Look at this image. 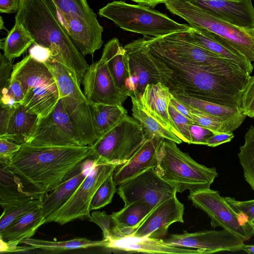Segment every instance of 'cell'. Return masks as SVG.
Segmentation results:
<instances>
[{
	"instance_id": "6da1fadb",
	"label": "cell",
	"mask_w": 254,
	"mask_h": 254,
	"mask_svg": "<svg viewBox=\"0 0 254 254\" xmlns=\"http://www.w3.org/2000/svg\"><path fill=\"white\" fill-rule=\"evenodd\" d=\"M93 155L91 146H36L25 143L3 167L15 177L23 192L44 196Z\"/></svg>"
},
{
	"instance_id": "7a4b0ae2",
	"label": "cell",
	"mask_w": 254,
	"mask_h": 254,
	"mask_svg": "<svg viewBox=\"0 0 254 254\" xmlns=\"http://www.w3.org/2000/svg\"><path fill=\"white\" fill-rule=\"evenodd\" d=\"M34 39V44L49 49L53 61L69 68L81 83L89 67L70 39L52 0H20L15 17Z\"/></svg>"
},
{
	"instance_id": "3957f363",
	"label": "cell",
	"mask_w": 254,
	"mask_h": 254,
	"mask_svg": "<svg viewBox=\"0 0 254 254\" xmlns=\"http://www.w3.org/2000/svg\"><path fill=\"white\" fill-rule=\"evenodd\" d=\"M154 57L172 71L167 86L170 91L226 106L241 108L243 89L228 77L201 65L170 56L148 44Z\"/></svg>"
},
{
	"instance_id": "277c9868",
	"label": "cell",
	"mask_w": 254,
	"mask_h": 254,
	"mask_svg": "<svg viewBox=\"0 0 254 254\" xmlns=\"http://www.w3.org/2000/svg\"><path fill=\"white\" fill-rule=\"evenodd\" d=\"M173 141L163 139L158 151L155 170L165 181L175 186L177 193L210 188L218 176L215 168H208L183 152Z\"/></svg>"
},
{
	"instance_id": "5b68a950",
	"label": "cell",
	"mask_w": 254,
	"mask_h": 254,
	"mask_svg": "<svg viewBox=\"0 0 254 254\" xmlns=\"http://www.w3.org/2000/svg\"><path fill=\"white\" fill-rule=\"evenodd\" d=\"M98 14L124 30L145 37H160L191 29L190 25L178 23L149 6L129 4L122 0L107 3L99 9Z\"/></svg>"
},
{
	"instance_id": "8992f818",
	"label": "cell",
	"mask_w": 254,
	"mask_h": 254,
	"mask_svg": "<svg viewBox=\"0 0 254 254\" xmlns=\"http://www.w3.org/2000/svg\"><path fill=\"white\" fill-rule=\"evenodd\" d=\"M147 44L167 55L205 67L212 71L224 75L243 89L250 75L219 56L187 39L183 32L160 37H145Z\"/></svg>"
},
{
	"instance_id": "52a82bcc",
	"label": "cell",
	"mask_w": 254,
	"mask_h": 254,
	"mask_svg": "<svg viewBox=\"0 0 254 254\" xmlns=\"http://www.w3.org/2000/svg\"><path fill=\"white\" fill-rule=\"evenodd\" d=\"M173 14L186 20L194 28H201L223 38L254 62V29L239 27L210 14L190 0H174L164 3Z\"/></svg>"
},
{
	"instance_id": "ba28073f",
	"label": "cell",
	"mask_w": 254,
	"mask_h": 254,
	"mask_svg": "<svg viewBox=\"0 0 254 254\" xmlns=\"http://www.w3.org/2000/svg\"><path fill=\"white\" fill-rule=\"evenodd\" d=\"M148 138L140 124L127 115L91 146L94 159L100 163L125 164Z\"/></svg>"
},
{
	"instance_id": "9c48e42d",
	"label": "cell",
	"mask_w": 254,
	"mask_h": 254,
	"mask_svg": "<svg viewBox=\"0 0 254 254\" xmlns=\"http://www.w3.org/2000/svg\"><path fill=\"white\" fill-rule=\"evenodd\" d=\"M128 96L140 99L146 85L162 83L167 85L172 71L148 50L144 37L126 45Z\"/></svg>"
},
{
	"instance_id": "30bf717a",
	"label": "cell",
	"mask_w": 254,
	"mask_h": 254,
	"mask_svg": "<svg viewBox=\"0 0 254 254\" xmlns=\"http://www.w3.org/2000/svg\"><path fill=\"white\" fill-rule=\"evenodd\" d=\"M188 198L208 215L212 228L221 227L244 242L253 236V228L246 218L235 211L218 191L210 188L198 189L190 191Z\"/></svg>"
},
{
	"instance_id": "8fae6325",
	"label": "cell",
	"mask_w": 254,
	"mask_h": 254,
	"mask_svg": "<svg viewBox=\"0 0 254 254\" xmlns=\"http://www.w3.org/2000/svg\"><path fill=\"white\" fill-rule=\"evenodd\" d=\"M118 165L103 164L94 159L87 176L67 202L45 218V223L54 222L64 225L75 220L89 219V206L96 190Z\"/></svg>"
},
{
	"instance_id": "7c38bea8",
	"label": "cell",
	"mask_w": 254,
	"mask_h": 254,
	"mask_svg": "<svg viewBox=\"0 0 254 254\" xmlns=\"http://www.w3.org/2000/svg\"><path fill=\"white\" fill-rule=\"evenodd\" d=\"M26 143L36 146H82L62 98L48 116L39 119Z\"/></svg>"
},
{
	"instance_id": "4fadbf2b",
	"label": "cell",
	"mask_w": 254,
	"mask_h": 254,
	"mask_svg": "<svg viewBox=\"0 0 254 254\" xmlns=\"http://www.w3.org/2000/svg\"><path fill=\"white\" fill-rule=\"evenodd\" d=\"M116 192L125 204L142 201L152 209L177 193L176 187L163 180L155 168L148 169L118 186Z\"/></svg>"
},
{
	"instance_id": "5bb4252c",
	"label": "cell",
	"mask_w": 254,
	"mask_h": 254,
	"mask_svg": "<svg viewBox=\"0 0 254 254\" xmlns=\"http://www.w3.org/2000/svg\"><path fill=\"white\" fill-rule=\"evenodd\" d=\"M164 241L170 245L201 251L203 254L241 251L244 242L234 234L222 230H204L194 233L187 231L174 234Z\"/></svg>"
},
{
	"instance_id": "9a60e30c",
	"label": "cell",
	"mask_w": 254,
	"mask_h": 254,
	"mask_svg": "<svg viewBox=\"0 0 254 254\" xmlns=\"http://www.w3.org/2000/svg\"><path fill=\"white\" fill-rule=\"evenodd\" d=\"M81 84L89 103L122 105L127 98L116 87L107 64L102 57L89 66Z\"/></svg>"
},
{
	"instance_id": "2e32d148",
	"label": "cell",
	"mask_w": 254,
	"mask_h": 254,
	"mask_svg": "<svg viewBox=\"0 0 254 254\" xmlns=\"http://www.w3.org/2000/svg\"><path fill=\"white\" fill-rule=\"evenodd\" d=\"M184 205L176 194L155 206L131 236L161 239L172 224L184 223Z\"/></svg>"
},
{
	"instance_id": "e0dca14e",
	"label": "cell",
	"mask_w": 254,
	"mask_h": 254,
	"mask_svg": "<svg viewBox=\"0 0 254 254\" xmlns=\"http://www.w3.org/2000/svg\"><path fill=\"white\" fill-rule=\"evenodd\" d=\"M194 44L227 60L242 71L250 75L254 66L246 57L222 37L201 28L183 32Z\"/></svg>"
},
{
	"instance_id": "ac0fdd59",
	"label": "cell",
	"mask_w": 254,
	"mask_h": 254,
	"mask_svg": "<svg viewBox=\"0 0 254 254\" xmlns=\"http://www.w3.org/2000/svg\"><path fill=\"white\" fill-rule=\"evenodd\" d=\"M213 15L232 25L254 29L252 0H190Z\"/></svg>"
},
{
	"instance_id": "d6986e66",
	"label": "cell",
	"mask_w": 254,
	"mask_h": 254,
	"mask_svg": "<svg viewBox=\"0 0 254 254\" xmlns=\"http://www.w3.org/2000/svg\"><path fill=\"white\" fill-rule=\"evenodd\" d=\"M58 14L70 39L83 56L93 55L101 48L103 28L100 24H93L78 16Z\"/></svg>"
},
{
	"instance_id": "ffe728a7",
	"label": "cell",
	"mask_w": 254,
	"mask_h": 254,
	"mask_svg": "<svg viewBox=\"0 0 254 254\" xmlns=\"http://www.w3.org/2000/svg\"><path fill=\"white\" fill-rule=\"evenodd\" d=\"M162 139L156 136L148 137L126 163L117 166L113 173L115 185L118 186L148 169L155 168L158 148Z\"/></svg>"
},
{
	"instance_id": "44dd1931",
	"label": "cell",
	"mask_w": 254,
	"mask_h": 254,
	"mask_svg": "<svg viewBox=\"0 0 254 254\" xmlns=\"http://www.w3.org/2000/svg\"><path fill=\"white\" fill-rule=\"evenodd\" d=\"M105 248L127 253L167 254H203L198 250L176 247L161 239L127 236L105 240Z\"/></svg>"
},
{
	"instance_id": "7402d4cb",
	"label": "cell",
	"mask_w": 254,
	"mask_h": 254,
	"mask_svg": "<svg viewBox=\"0 0 254 254\" xmlns=\"http://www.w3.org/2000/svg\"><path fill=\"white\" fill-rule=\"evenodd\" d=\"M94 162L93 155L79 163L67 179L44 196L41 206L45 218L58 210L70 198L87 176Z\"/></svg>"
},
{
	"instance_id": "603a6c76",
	"label": "cell",
	"mask_w": 254,
	"mask_h": 254,
	"mask_svg": "<svg viewBox=\"0 0 254 254\" xmlns=\"http://www.w3.org/2000/svg\"><path fill=\"white\" fill-rule=\"evenodd\" d=\"M171 97L169 88L159 82L147 84L139 100L146 111L182 140V136L169 113Z\"/></svg>"
},
{
	"instance_id": "cb8c5ba5",
	"label": "cell",
	"mask_w": 254,
	"mask_h": 254,
	"mask_svg": "<svg viewBox=\"0 0 254 254\" xmlns=\"http://www.w3.org/2000/svg\"><path fill=\"white\" fill-rule=\"evenodd\" d=\"M41 206L15 220L0 232L1 252H13L22 240L31 238L45 223Z\"/></svg>"
},
{
	"instance_id": "d4e9b609",
	"label": "cell",
	"mask_w": 254,
	"mask_h": 254,
	"mask_svg": "<svg viewBox=\"0 0 254 254\" xmlns=\"http://www.w3.org/2000/svg\"><path fill=\"white\" fill-rule=\"evenodd\" d=\"M10 77L19 81L24 96L29 89L34 87L46 86L58 89L47 65L36 60L29 54L13 65Z\"/></svg>"
},
{
	"instance_id": "484cf974",
	"label": "cell",
	"mask_w": 254,
	"mask_h": 254,
	"mask_svg": "<svg viewBox=\"0 0 254 254\" xmlns=\"http://www.w3.org/2000/svg\"><path fill=\"white\" fill-rule=\"evenodd\" d=\"M62 99L81 145L92 146L99 138L88 102H79L71 97Z\"/></svg>"
},
{
	"instance_id": "4316f807",
	"label": "cell",
	"mask_w": 254,
	"mask_h": 254,
	"mask_svg": "<svg viewBox=\"0 0 254 254\" xmlns=\"http://www.w3.org/2000/svg\"><path fill=\"white\" fill-rule=\"evenodd\" d=\"M101 57L106 61L117 88L123 95L128 96L126 87L127 76L126 51L118 39L113 38L105 45Z\"/></svg>"
},
{
	"instance_id": "83f0119b",
	"label": "cell",
	"mask_w": 254,
	"mask_h": 254,
	"mask_svg": "<svg viewBox=\"0 0 254 254\" xmlns=\"http://www.w3.org/2000/svg\"><path fill=\"white\" fill-rule=\"evenodd\" d=\"M147 203L134 201L125 204L120 211L111 214L118 238L131 235L152 210Z\"/></svg>"
},
{
	"instance_id": "f1b7e54d",
	"label": "cell",
	"mask_w": 254,
	"mask_h": 254,
	"mask_svg": "<svg viewBox=\"0 0 254 254\" xmlns=\"http://www.w3.org/2000/svg\"><path fill=\"white\" fill-rule=\"evenodd\" d=\"M39 117L28 112L23 104L14 111L5 134L0 138L7 139L18 144L26 143L31 136Z\"/></svg>"
},
{
	"instance_id": "f546056e",
	"label": "cell",
	"mask_w": 254,
	"mask_h": 254,
	"mask_svg": "<svg viewBox=\"0 0 254 254\" xmlns=\"http://www.w3.org/2000/svg\"><path fill=\"white\" fill-rule=\"evenodd\" d=\"M60 99L58 89L39 86L29 89L25 94L21 104L31 113L39 118L48 116L56 107Z\"/></svg>"
},
{
	"instance_id": "4dcf8cb0",
	"label": "cell",
	"mask_w": 254,
	"mask_h": 254,
	"mask_svg": "<svg viewBox=\"0 0 254 254\" xmlns=\"http://www.w3.org/2000/svg\"><path fill=\"white\" fill-rule=\"evenodd\" d=\"M53 74L56 82L59 97H72L79 102H88L81 91L75 74L63 64L52 61L45 64Z\"/></svg>"
},
{
	"instance_id": "1f68e13d",
	"label": "cell",
	"mask_w": 254,
	"mask_h": 254,
	"mask_svg": "<svg viewBox=\"0 0 254 254\" xmlns=\"http://www.w3.org/2000/svg\"><path fill=\"white\" fill-rule=\"evenodd\" d=\"M89 104L95 129L99 139L127 115V111L122 105L91 103Z\"/></svg>"
},
{
	"instance_id": "d6a6232c",
	"label": "cell",
	"mask_w": 254,
	"mask_h": 254,
	"mask_svg": "<svg viewBox=\"0 0 254 254\" xmlns=\"http://www.w3.org/2000/svg\"><path fill=\"white\" fill-rule=\"evenodd\" d=\"M170 92L175 98L190 109L198 110L227 120L233 119L245 115L240 108L222 105L175 91Z\"/></svg>"
},
{
	"instance_id": "836d02e7",
	"label": "cell",
	"mask_w": 254,
	"mask_h": 254,
	"mask_svg": "<svg viewBox=\"0 0 254 254\" xmlns=\"http://www.w3.org/2000/svg\"><path fill=\"white\" fill-rule=\"evenodd\" d=\"M37 197L23 192L15 177L0 166V204L3 211Z\"/></svg>"
},
{
	"instance_id": "e575fe53",
	"label": "cell",
	"mask_w": 254,
	"mask_h": 254,
	"mask_svg": "<svg viewBox=\"0 0 254 254\" xmlns=\"http://www.w3.org/2000/svg\"><path fill=\"white\" fill-rule=\"evenodd\" d=\"M132 115L141 125L146 135L150 137L156 136L162 139L173 141L177 144L183 141L165 127L143 108L139 99L131 98Z\"/></svg>"
},
{
	"instance_id": "d590c367",
	"label": "cell",
	"mask_w": 254,
	"mask_h": 254,
	"mask_svg": "<svg viewBox=\"0 0 254 254\" xmlns=\"http://www.w3.org/2000/svg\"><path fill=\"white\" fill-rule=\"evenodd\" d=\"M20 244L29 246L35 249H41L50 252H62L78 249L92 247H105V240L93 241L86 238H77L69 240L57 241L42 239L27 238L22 240Z\"/></svg>"
},
{
	"instance_id": "8d00e7d4",
	"label": "cell",
	"mask_w": 254,
	"mask_h": 254,
	"mask_svg": "<svg viewBox=\"0 0 254 254\" xmlns=\"http://www.w3.org/2000/svg\"><path fill=\"white\" fill-rule=\"evenodd\" d=\"M33 44L34 39L18 21L8 32L7 36L0 42V48L3 51L4 56L12 61L21 56Z\"/></svg>"
},
{
	"instance_id": "74e56055",
	"label": "cell",
	"mask_w": 254,
	"mask_h": 254,
	"mask_svg": "<svg viewBox=\"0 0 254 254\" xmlns=\"http://www.w3.org/2000/svg\"><path fill=\"white\" fill-rule=\"evenodd\" d=\"M194 124L216 133H233L243 123L246 118L243 115L231 120L224 119L195 109H190Z\"/></svg>"
},
{
	"instance_id": "f35d334b",
	"label": "cell",
	"mask_w": 254,
	"mask_h": 254,
	"mask_svg": "<svg viewBox=\"0 0 254 254\" xmlns=\"http://www.w3.org/2000/svg\"><path fill=\"white\" fill-rule=\"evenodd\" d=\"M245 181L254 191V127L251 126L245 135L244 144L238 154Z\"/></svg>"
},
{
	"instance_id": "ab89813d",
	"label": "cell",
	"mask_w": 254,
	"mask_h": 254,
	"mask_svg": "<svg viewBox=\"0 0 254 254\" xmlns=\"http://www.w3.org/2000/svg\"><path fill=\"white\" fill-rule=\"evenodd\" d=\"M60 13L81 17L94 25H100L96 14L86 0H52Z\"/></svg>"
},
{
	"instance_id": "60d3db41",
	"label": "cell",
	"mask_w": 254,
	"mask_h": 254,
	"mask_svg": "<svg viewBox=\"0 0 254 254\" xmlns=\"http://www.w3.org/2000/svg\"><path fill=\"white\" fill-rule=\"evenodd\" d=\"M44 196L37 197L3 211L0 218V232L15 220L41 205Z\"/></svg>"
},
{
	"instance_id": "b9f144b4",
	"label": "cell",
	"mask_w": 254,
	"mask_h": 254,
	"mask_svg": "<svg viewBox=\"0 0 254 254\" xmlns=\"http://www.w3.org/2000/svg\"><path fill=\"white\" fill-rule=\"evenodd\" d=\"M113 173L103 182L95 193L90 204V211L102 208L112 202L117 191Z\"/></svg>"
},
{
	"instance_id": "7bdbcfd3",
	"label": "cell",
	"mask_w": 254,
	"mask_h": 254,
	"mask_svg": "<svg viewBox=\"0 0 254 254\" xmlns=\"http://www.w3.org/2000/svg\"><path fill=\"white\" fill-rule=\"evenodd\" d=\"M0 106L16 107L24 99V94L19 81L10 77L7 86L0 89Z\"/></svg>"
},
{
	"instance_id": "ee69618b",
	"label": "cell",
	"mask_w": 254,
	"mask_h": 254,
	"mask_svg": "<svg viewBox=\"0 0 254 254\" xmlns=\"http://www.w3.org/2000/svg\"><path fill=\"white\" fill-rule=\"evenodd\" d=\"M89 220L90 222L96 224L101 229L103 232V239L109 240L118 238L112 216L105 211H93Z\"/></svg>"
},
{
	"instance_id": "f6af8a7d",
	"label": "cell",
	"mask_w": 254,
	"mask_h": 254,
	"mask_svg": "<svg viewBox=\"0 0 254 254\" xmlns=\"http://www.w3.org/2000/svg\"><path fill=\"white\" fill-rule=\"evenodd\" d=\"M169 115L182 136L183 142L191 144L190 126L194 124L192 121L177 111L170 103L168 108Z\"/></svg>"
},
{
	"instance_id": "bcb514c9",
	"label": "cell",
	"mask_w": 254,
	"mask_h": 254,
	"mask_svg": "<svg viewBox=\"0 0 254 254\" xmlns=\"http://www.w3.org/2000/svg\"><path fill=\"white\" fill-rule=\"evenodd\" d=\"M241 108L247 117L254 119V74L250 76L243 89Z\"/></svg>"
},
{
	"instance_id": "7dc6e473",
	"label": "cell",
	"mask_w": 254,
	"mask_h": 254,
	"mask_svg": "<svg viewBox=\"0 0 254 254\" xmlns=\"http://www.w3.org/2000/svg\"><path fill=\"white\" fill-rule=\"evenodd\" d=\"M225 198L235 211L246 218L254 231V199L240 201L231 197Z\"/></svg>"
},
{
	"instance_id": "c3c4849f",
	"label": "cell",
	"mask_w": 254,
	"mask_h": 254,
	"mask_svg": "<svg viewBox=\"0 0 254 254\" xmlns=\"http://www.w3.org/2000/svg\"><path fill=\"white\" fill-rule=\"evenodd\" d=\"M21 145L7 139L0 138V163L2 167L6 166L12 155L19 150Z\"/></svg>"
},
{
	"instance_id": "681fc988",
	"label": "cell",
	"mask_w": 254,
	"mask_h": 254,
	"mask_svg": "<svg viewBox=\"0 0 254 254\" xmlns=\"http://www.w3.org/2000/svg\"><path fill=\"white\" fill-rule=\"evenodd\" d=\"M11 61L6 58L3 54H0V89L6 87L9 82L13 66Z\"/></svg>"
},
{
	"instance_id": "f907efd6",
	"label": "cell",
	"mask_w": 254,
	"mask_h": 254,
	"mask_svg": "<svg viewBox=\"0 0 254 254\" xmlns=\"http://www.w3.org/2000/svg\"><path fill=\"white\" fill-rule=\"evenodd\" d=\"M191 144L205 145L206 139L213 133L209 130L196 124H193L190 127Z\"/></svg>"
},
{
	"instance_id": "816d5d0a",
	"label": "cell",
	"mask_w": 254,
	"mask_h": 254,
	"mask_svg": "<svg viewBox=\"0 0 254 254\" xmlns=\"http://www.w3.org/2000/svg\"><path fill=\"white\" fill-rule=\"evenodd\" d=\"M29 55L36 60L45 64L53 61L51 51L38 45L34 44L30 49Z\"/></svg>"
},
{
	"instance_id": "f5cc1de1",
	"label": "cell",
	"mask_w": 254,
	"mask_h": 254,
	"mask_svg": "<svg viewBox=\"0 0 254 254\" xmlns=\"http://www.w3.org/2000/svg\"><path fill=\"white\" fill-rule=\"evenodd\" d=\"M16 107L0 106V137L3 136L7 130L11 117Z\"/></svg>"
},
{
	"instance_id": "db71d44e",
	"label": "cell",
	"mask_w": 254,
	"mask_h": 254,
	"mask_svg": "<svg viewBox=\"0 0 254 254\" xmlns=\"http://www.w3.org/2000/svg\"><path fill=\"white\" fill-rule=\"evenodd\" d=\"M233 133H216L208 137L205 145L215 147L222 144L229 142L234 138Z\"/></svg>"
},
{
	"instance_id": "11a10c76",
	"label": "cell",
	"mask_w": 254,
	"mask_h": 254,
	"mask_svg": "<svg viewBox=\"0 0 254 254\" xmlns=\"http://www.w3.org/2000/svg\"><path fill=\"white\" fill-rule=\"evenodd\" d=\"M20 0H0V12L3 13H17Z\"/></svg>"
},
{
	"instance_id": "9f6ffc18",
	"label": "cell",
	"mask_w": 254,
	"mask_h": 254,
	"mask_svg": "<svg viewBox=\"0 0 254 254\" xmlns=\"http://www.w3.org/2000/svg\"><path fill=\"white\" fill-rule=\"evenodd\" d=\"M170 103L180 113L185 116L189 119L193 121L190 113V109L186 106L184 104L175 98L172 94Z\"/></svg>"
},
{
	"instance_id": "6f0895ef",
	"label": "cell",
	"mask_w": 254,
	"mask_h": 254,
	"mask_svg": "<svg viewBox=\"0 0 254 254\" xmlns=\"http://www.w3.org/2000/svg\"><path fill=\"white\" fill-rule=\"evenodd\" d=\"M140 4L145 5L151 7H155L160 3H165L168 1L174 0H130Z\"/></svg>"
},
{
	"instance_id": "680465c9",
	"label": "cell",
	"mask_w": 254,
	"mask_h": 254,
	"mask_svg": "<svg viewBox=\"0 0 254 254\" xmlns=\"http://www.w3.org/2000/svg\"><path fill=\"white\" fill-rule=\"evenodd\" d=\"M241 251H243L247 253L254 254V245H245L243 246Z\"/></svg>"
},
{
	"instance_id": "91938a15",
	"label": "cell",
	"mask_w": 254,
	"mask_h": 254,
	"mask_svg": "<svg viewBox=\"0 0 254 254\" xmlns=\"http://www.w3.org/2000/svg\"><path fill=\"white\" fill-rule=\"evenodd\" d=\"M0 29L1 30L2 29H4L6 30V29L5 28V27L4 26V24H3V20H2V18L1 16H0Z\"/></svg>"
},
{
	"instance_id": "94428289",
	"label": "cell",
	"mask_w": 254,
	"mask_h": 254,
	"mask_svg": "<svg viewBox=\"0 0 254 254\" xmlns=\"http://www.w3.org/2000/svg\"><path fill=\"white\" fill-rule=\"evenodd\" d=\"M253 236H254V234H253Z\"/></svg>"
}]
</instances>
